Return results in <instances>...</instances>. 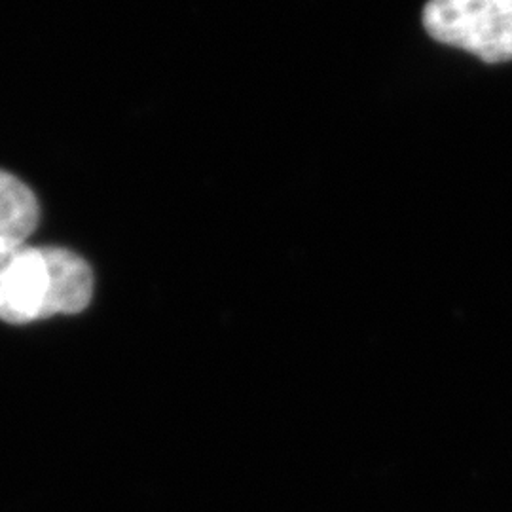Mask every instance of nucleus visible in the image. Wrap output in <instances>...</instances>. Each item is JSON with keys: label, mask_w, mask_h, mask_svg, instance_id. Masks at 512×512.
I'll return each mask as SVG.
<instances>
[{"label": "nucleus", "mask_w": 512, "mask_h": 512, "mask_svg": "<svg viewBox=\"0 0 512 512\" xmlns=\"http://www.w3.org/2000/svg\"><path fill=\"white\" fill-rule=\"evenodd\" d=\"M93 274L84 258L61 247L0 241V319L31 323L88 308Z\"/></svg>", "instance_id": "f257e3e1"}, {"label": "nucleus", "mask_w": 512, "mask_h": 512, "mask_svg": "<svg viewBox=\"0 0 512 512\" xmlns=\"http://www.w3.org/2000/svg\"><path fill=\"white\" fill-rule=\"evenodd\" d=\"M423 27L440 44L486 63L512 61V0H429Z\"/></svg>", "instance_id": "f03ea898"}, {"label": "nucleus", "mask_w": 512, "mask_h": 512, "mask_svg": "<svg viewBox=\"0 0 512 512\" xmlns=\"http://www.w3.org/2000/svg\"><path fill=\"white\" fill-rule=\"evenodd\" d=\"M40 219L37 198L18 177L0 169V241L25 243Z\"/></svg>", "instance_id": "7ed1b4c3"}]
</instances>
